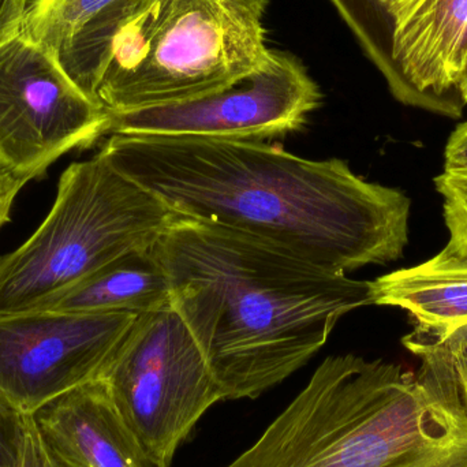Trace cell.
Listing matches in <instances>:
<instances>
[{"label":"cell","instance_id":"5bb4252c","mask_svg":"<svg viewBox=\"0 0 467 467\" xmlns=\"http://www.w3.org/2000/svg\"><path fill=\"white\" fill-rule=\"evenodd\" d=\"M171 305L169 277L150 247H147L107 264L52 299L43 309L140 316L166 309Z\"/></svg>","mask_w":467,"mask_h":467},{"label":"cell","instance_id":"5b68a950","mask_svg":"<svg viewBox=\"0 0 467 467\" xmlns=\"http://www.w3.org/2000/svg\"><path fill=\"white\" fill-rule=\"evenodd\" d=\"M180 218L100 152L71 163L43 223L0 257V316L43 309L107 264L152 246Z\"/></svg>","mask_w":467,"mask_h":467},{"label":"cell","instance_id":"7c38bea8","mask_svg":"<svg viewBox=\"0 0 467 467\" xmlns=\"http://www.w3.org/2000/svg\"><path fill=\"white\" fill-rule=\"evenodd\" d=\"M145 0H32L21 33L59 60L93 100L118 33Z\"/></svg>","mask_w":467,"mask_h":467},{"label":"cell","instance_id":"7402d4cb","mask_svg":"<svg viewBox=\"0 0 467 467\" xmlns=\"http://www.w3.org/2000/svg\"><path fill=\"white\" fill-rule=\"evenodd\" d=\"M26 183L27 181L21 180L0 167V229L10 223L14 202Z\"/></svg>","mask_w":467,"mask_h":467},{"label":"cell","instance_id":"9c48e42d","mask_svg":"<svg viewBox=\"0 0 467 467\" xmlns=\"http://www.w3.org/2000/svg\"><path fill=\"white\" fill-rule=\"evenodd\" d=\"M136 318L51 309L0 316V398L22 416H33L98 380Z\"/></svg>","mask_w":467,"mask_h":467},{"label":"cell","instance_id":"3957f363","mask_svg":"<svg viewBox=\"0 0 467 467\" xmlns=\"http://www.w3.org/2000/svg\"><path fill=\"white\" fill-rule=\"evenodd\" d=\"M417 372L328 357L227 467H467V416L443 343L406 335Z\"/></svg>","mask_w":467,"mask_h":467},{"label":"cell","instance_id":"2e32d148","mask_svg":"<svg viewBox=\"0 0 467 467\" xmlns=\"http://www.w3.org/2000/svg\"><path fill=\"white\" fill-rule=\"evenodd\" d=\"M443 199V218L450 238L446 246L467 257V171H443L433 180Z\"/></svg>","mask_w":467,"mask_h":467},{"label":"cell","instance_id":"ac0fdd59","mask_svg":"<svg viewBox=\"0 0 467 467\" xmlns=\"http://www.w3.org/2000/svg\"><path fill=\"white\" fill-rule=\"evenodd\" d=\"M436 340L443 343L447 354H449L455 380H457L458 391H460L461 400H462V406L467 416V324L455 329L452 334H450L444 339Z\"/></svg>","mask_w":467,"mask_h":467},{"label":"cell","instance_id":"6da1fadb","mask_svg":"<svg viewBox=\"0 0 467 467\" xmlns=\"http://www.w3.org/2000/svg\"><path fill=\"white\" fill-rule=\"evenodd\" d=\"M101 155L178 215L283 247L340 274L400 260L411 200L265 141L109 136Z\"/></svg>","mask_w":467,"mask_h":467},{"label":"cell","instance_id":"9a60e30c","mask_svg":"<svg viewBox=\"0 0 467 467\" xmlns=\"http://www.w3.org/2000/svg\"><path fill=\"white\" fill-rule=\"evenodd\" d=\"M361 47L365 57L386 79L391 95L403 100V85L391 54V21L381 0H329Z\"/></svg>","mask_w":467,"mask_h":467},{"label":"cell","instance_id":"603a6c76","mask_svg":"<svg viewBox=\"0 0 467 467\" xmlns=\"http://www.w3.org/2000/svg\"><path fill=\"white\" fill-rule=\"evenodd\" d=\"M458 90H460V95L461 98H462L463 103L467 106V60L465 71H463L462 78H461L460 85H458Z\"/></svg>","mask_w":467,"mask_h":467},{"label":"cell","instance_id":"4fadbf2b","mask_svg":"<svg viewBox=\"0 0 467 467\" xmlns=\"http://www.w3.org/2000/svg\"><path fill=\"white\" fill-rule=\"evenodd\" d=\"M372 305L406 310L414 331L444 339L467 324V257L444 247L431 260L370 282Z\"/></svg>","mask_w":467,"mask_h":467},{"label":"cell","instance_id":"52a82bcc","mask_svg":"<svg viewBox=\"0 0 467 467\" xmlns=\"http://www.w3.org/2000/svg\"><path fill=\"white\" fill-rule=\"evenodd\" d=\"M109 123L54 54L21 32L0 46V167L29 182L65 153L92 147Z\"/></svg>","mask_w":467,"mask_h":467},{"label":"cell","instance_id":"d6986e66","mask_svg":"<svg viewBox=\"0 0 467 467\" xmlns=\"http://www.w3.org/2000/svg\"><path fill=\"white\" fill-rule=\"evenodd\" d=\"M18 467H57L44 446L32 416H25V435Z\"/></svg>","mask_w":467,"mask_h":467},{"label":"cell","instance_id":"277c9868","mask_svg":"<svg viewBox=\"0 0 467 467\" xmlns=\"http://www.w3.org/2000/svg\"><path fill=\"white\" fill-rule=\"evenodd\" d=\"M269 0H145L109 49L96 99L109 112L221 92L263 67Z\"/></svg>","mask_w":467,"mask_h":467},{"label":"cell","instance_id":"30bf717a","mask_svg":"<svg viewBox=\"0 0 467 467\" xmlns=\"http://www.w3.org/2000/svg\"><path fill=\"white\" fill-rule=\"evenodd\" d=\"M391 21V54L402 104L458 119L467 60V0H381Z\"/></svg>","mask_w":467,"mask_h":467},{"label":"cell","instance_id":"e0dca14e","mask_svg":"<svg viewBox=\"0 0 467 467\" xmlns=\"http://www.w3.org/2000/svg\"><path fill=\"white\" fill-rule=\"evenodd\" d=\"M25 435V416L0 398V467H18Z\"/></svg>","mask_w":467,"mask_h":467},{"label":"cell","instance_id":"7a4b0ae2","mask_svg":"<svg viewBox=\"0 0 467 467\" xmlns=\"http://www.w3.org/2000/svg\"><path fill=\"white\" fill-rule=\"evenodd\" d=\"M180 313L224 400L260 397L301 369L370 282L247 234L181 216L155 244Z\"/></svg>","mask_w":467,"mask_h":467},{"label":"cell","instance_id":"8992f818","mask_svg":"<svg viewBox=\"0 0 467 467\" xmlns=\"http://www.w3.org/2000/svg\"><path fill=\"white\" fill-rule=\"evenodd\" d=\"M99 379L161 467L171 466L200 419L224 400L204 350L172 305L137 316Z\"/></svg>","mask_w":467,"mask_h":467},{"label":"cell","instance_id":"ffe728a7","mask_svg":"<svg viewBox=\"0 0 467 467\" xmlns=\"http://www.w3.org/2000/svg\"><path fill=\"white\" fill-rule=\"evenodd\" d=\"M30 3L32 0H0V46L21 32Z\"/></svg>","mask_w":467,"mask_h":467},{"label":"cell","instance_id":"ba28073f","mask_svg":"<svg viewBox=\"0 0 467 467\" xmlns=\"http://www.w3.org/2000/svg\"><path fill=\"white\" fill-rule=\"evenodd\" d=\"M320 101V88L301 60L271 49L263 67L221 92L166 106L109 112L107 136L265 141L304 128Z\"/></svg>","mask_w":467,"mask_h":467},{"label":"cell","instance_id":"44dd1931","mask_svg":"<svg viewBox=\"0 0 467 467\" xmlns=\"http://www.w3.org/2000/svg\"><path fill=\"white\" fill-rule=\"evenodd\" d=\"M444 171H467V120L457 126L447 141Z\"/></svg>","mask_w":467,"mask_h":467},{"label":"cell","instance_id":"8fae6325","mask_svg":"<svg viewBox=\"0 0 467 467\" xmlns=\"http://www.w3.org/2000/svg\"><path fill=\"white\" fill-rule=\"evenodd\" d=\"M32 417L57 467H161L126 424L100 379L71 389Z\"/></svg>","mask_w":467,"mask_h":467}]
</instances>
